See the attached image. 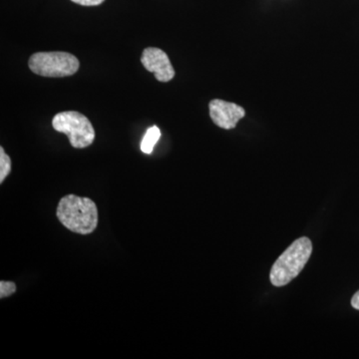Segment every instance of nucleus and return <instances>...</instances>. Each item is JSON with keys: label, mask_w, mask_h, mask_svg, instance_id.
Here are the masks:
<instances>
[{"label": "nucleus", "mask_w": 359, "mask_h": 359, "mask_svg": "<svg viewBox=\"0 0 359 359\" xmlns=\"http://www.w3.org/2000/svg\"><path fill=\"white\" fill-rule=\"evenodd\" d=\"M56 215L67 230L79 235H90L98 226V208L90 198L66 195L59 201Z\"/></svg>", "instance_id": "obj_1"}, {"label": "nucleus", "mask_w": 359, "mask_h": 359, "mask_svg": "<svg viewBox=\"0 0 359 359\" xmlns=\"http://www.w3.org/2000/svg\"><path fill=\"white\" fill-rule=\"evenodd\" d=\"M313 252V244L309 238H297L276 259L269 273V280L275 287H283L301 273Z\"/></svg>", "instance_id": "obj_2"}, {"label": "nucleus", "mask_w": 359, "mask_h": 359, "mask_svg": "<svg viewBox=\"0 0 359 359\" xmlns=\"http://www.w3.org/2000/svg\"><path fill=\"white\" fill-rule=\"evenodd\" d=\"M28 66L39 76L61 78L74 75L79 70L80 62L68 52H36L30 56Z\"/></svg>", "instance_id": "obj_3"}, {"label": "nucleus", "mask_w": 359, "mask_h": 359, "mask_svg": "<svg viewBox=\"0 0 359 359\" xmlns=\"http://www.w3.org/2000/svg\"><path fill=\"white\" fill-rule=\"evenodd\" d=\"M52 127L65 134L75 149L89 147L95 140V130L88 118L76 111L57 113L52 119Z\"/></svg>", "instance_id": "obj_4"}, {"label": "nucleus", "mask_w": 359, "mask_h": 359, "mask_svg": "<svg viewBox=\"0 0 359 359\" xmlns=\"http://www.w3.org/2000/svg\"><path fill=\"white\" fill-rule=\"evenodd\" d=\"M141 63L149 72L154 73L156 79L159 82L171 81L175 77V70L166 52L156 47L144 49L141 56Z\"/></svg>", "instance_id": "obj_5"}, {"label": "nucleus", "mask_w": 359, "mask_h": 359, "mask_svg": "<svg viewBox=\"0 0 359 359\" xmlns=\"http://www.w3.org/2000/svg\"><path fill=\"white\" fill-rule=\"evenodd\" d=\"M209 110L212 122L224 130L236 128L238 122L245 116L244 108L221 99L212 100L209 104Z\"/></svg>", "instance_id": "obj_6"}, {"label": "nucleus", "mask_w": 359, "mask_h": 359, "mask_svg": "<svg viewBox=\"0 0 359 359\" xmlns=\"http://www.w3.org/2000/svg\"><path fill=\"white\" fill-rule=\"evenodd\" d=\"M161 138V131L157 126H152L147 130L145 136L143 137V140L141 142V151L144 154H152L153 150L156 144L158 143Z\"/></svg>", "instance_id": "obj_7"}, {"label": "nucleus", "mask_w": 359, "mask_h": 359, "mask_svg": "<svg viewBox=\"0 0 359 359\" xmlns=\"http://www.w3.org/2000/svg\"><path fill=\"white\" fill-rule=\"evenodd\" d=\"M11 172V159L6 154L4 147H0V184L4 183Z\"/></svg>", "instance_id": "obj_8"}, {"label": "nucleus", "mask_w": 359, "mask_h": 359, "mask_svg": "<svg viewBox=\"0 0 359 359\" xmlns=\"http://www.w3.org/2000/svg\"><path fill=\"white\" fill-rule=\"evenodd\" d=\"M16 285L13 282H0V299L11 297L15 294Z\"/></svg>", "instance_id": "obj_9"}, {"label": "nucleus", "mask_w": 359, "mask_h": 359, "mask_svg": "<svg viewBox=\"0 0 359 359\" xmlns=\"http://www.w3.org/2000/svg\"><path fill=\"white\" fill-rule=\"evenodd\" d=\"M74 4L83 6H97L102 4L105 0H71Z\"/></svg>", "instance_id": "obj_10"}, {"label": "nucleus", "mask_w": 359, "mask_h": 359, "mask_svg": "<svg viewBox=\"0 0 359 359\" xmlns=\"http://www.w3.org/2000/svg\"><path fill=\"white\" fill-rule=\"evenodd\" d=\"M351 306H353V309H358L359 311V290L355 292V294L351 299Z\"/></svg>", "instance_id": "obj_11"}]
</instances>
